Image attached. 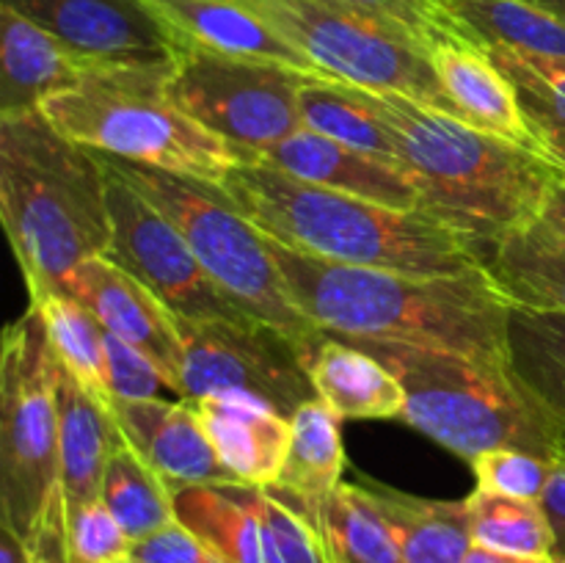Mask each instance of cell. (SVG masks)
<instances>
[{
    "mask_svg": "<svg viewBox=\"0 0 565 563\" xmlns=\"http://www.w3.org/2000/svg\"><path fill=\"white\" fill-rule=\"evenodd\" d=\"M268 246L298 309L323 334L450 351L491 368H511L513 304L486 265L456 276H414L329 263L274 237Z\"/></svg>",
    "mask_w": 565,
    "mask_h": 563,
    "instance_id": "obj_1",
    "label": "cell"
},
{
    "mask_svg": "<svg viewBox=\"0 0 565 563\" xmlns=\"http://www.w3.org/2000/svg\"><path fill=\"white\" fill-rule=\"evenodd\" d=\"M364 99L395 136L397 160L419 191L423 213L489 259L505 237L544 219L565 182L555 158L497 138L406 94L370 92Z\"/></svg>",
    "mask_w": 565,
    "mask_h": 563,
    "instance_id": "obj_2",
    "label": "cell"
},
{
    "mask_svg": "<svg viewBox=\"0 0 565 563\" xmlns=\"http://www.w3.org/2000/svg\"><path fill=\"white\" fill-rule=\"evenodd\" d=\"M218 188L265 235L329 263L414 276L483 268L463 237L423 210H395L312 185L259 160H241Z\"/></svg>",
    "mask_w": 565,
    "mask_h": 563,
    "instance_id": "obj_3",
    "label": "cell"
},
{
    "mask_svg": "<svg viewBox=\"0 0 565 563\" xmlns=\"http://www.w3.org/2000/svg\"><path fill=\"white\" fill-rule=\"evenodd\" d=\"M0 219L28 293H66L110 248L108 169L42 110L0 116Z\"/></svg>",
    "mask_w": 565,
    "mask_h": 563,
    "instance_id": "obj_4",
    "label": "cell"
},
{
    "mask_svg": "<svg viewBox=\"0 0 565 563\" xmlns=\"http://www.w3.org/2000/svg\"><path fill=\"white\" fill-rule=\"evenodd\" d=\"M55 379L58 353L28 304L0 348V524L33 563L70 561Z\"/></svg>",
    "mask_w": 565,
    "mask_h": 563,
    "instance_id": "obj_5",
    "label": "cell"
},
{
    "mask_svg": "<svg viewBox=\"0 0 565 563\" xmlns=\"http://www.w3.org/2000/svg\"><path fill=\"white\" fill-rule=\"evenodd\" d=\"M171 70L174 64L88 70L75 86L53 94L42 114L94 152L218 185L241 158L177 108L169 97Z\"/></svg>",
    "mask_w": 565,
    "mask_h": 563,
    "instance_id": "obj_6",
    "label": "cell"
},
{
    "mask_svg": "<svg viewBox=\"0 0 565 563\" xmlns=\"http://www.w3.org/2000/svg\"><path fill=\"white\" fill-rule=\"evenodd\" d=\"M362 342L406 386V419L456 456L516 447L555 458L565 450L557 425L524 392L511 368H491L450 351Z\"/></svg>",
    "mask_w": 565,
    "mask_h": 563,
    "instance_id": "obj_7",
    "label": "cell"
},
{
    "mask_svg": "<svg viewBox=\"0 0 565 563\" xmlns=\"http://www.w3.org/2000/svg\"><path fill=\"white\" fill-rule=\"evenodd\" d=\"M103 158L174 221L204 270L237 307L279 329L303 351L318 348L326 334L298 309L265 232L218 185L110 155Z\"/></svg>",
    "mask_w": 565,
    "mask_h": 563,
    "instance_id": "obj_8",
    "label": "cell"
},
{
    "mask_svg": "<svg viewBox=\"0 0 565 563\" xmlns=\"http://www.w3.org/2000/svg\"><path fill=\"white\" fill-rule=\"evenodd\" d=\"M307 55L326 77L370 92H395L458 116L428 47L403 28L334 0H237ZM467 121V119H463Z\"/></svg>",
    "mask_w": 565,
    "mask_h": 563,
    "instance_id": "obj_9",
    "label": "cell"
},
{
    "mask_svg": "<svg viewBox=\"0 0 565 563\" xmlns=\"http://www.w3.org/2000/svg\"><path fill=\"white\" fill-rule=\"evenodd\" d=\"M307 72L274 61L237 59L188 44L169 75V97L193 121L224 138L241 160L303 130Z\"/></svg>",
    "mask_w": 565,
    "mask_h": 563,
    "instance_id": "obj_10",
    "label": "cell"
},
{
    "mask_svg": "<svg viewBox=\"0 0 565 563\" xmlns=\"http://www.w3.org/2000/svg\"><path fill=\"white\" fill-rule=\"evenodd\" d=\"M182 386L180 397L248 395L290 417L312 401L309 357L301 346L257 318L180 320Z\"/></svg>",
    "mask_w": 565,
    "mask_h": 563,
    "instance_id": "obj_11",
    "label": "cell"
},
{
    "mask_svg": "<svg viewBox=\"0 0 565 563\" xmlns=\"http://www.w3.org/2000/svg\"><path fill=\"white\" fill-rule=\"evenodd\" d=\"M103 163L108 169V208L114 226L105 257L143 282L180 320L202 323L252 318L215 285L174 221L108 160L103 158Z\"/></svg>",
    "mask_w": 565,
    "mask_h": 563,
    "instance_id": "obj_12",
    "label": "cell"
},
{
    "mask_svg": "<svg viewBox=\"0 0 565 563\" xmlns=\"http://www.w3.org/2000/svg\"><path fill=\"white\" fill-rule=\"evenodd\" d=\"M64 42L94 70L171 66L182 39L143 0H0Z\"/></svg>",
    "mask_w": 565,
    "mask_h": 563,
    "instance_id": "obj_13",
    "label": "cell"
},
{
    "mask_svg": "<svg viewBox=\"0 0 565 563\" xmlns=\"http://www.w3.org/2000/svg\"><path fill=\"white\" fill-rule=\"evenodd\" d=\"M66 293L75 296L105 331L138 348L154 362L166 386H182V337L177 315L110 257H92L70 276Z\"/></svg>",
    "mask_w": 565,
    "mask_h": 563,
    "instance_id": "obj_14",
    "label": "cell"
},
{
    "mask_svg": "<svg viewBox=\"0 0 565 563\" xmlns=\"http://www.w3.org/2000/svg\"><path fill=\"white\" fill-rule=\"evenodd\" d=\"M116 423L127 445L171 486L241 484L210 445L191 403L182 401H114Z\"/></svg>",
    "mask_w": 565,
    "mask_h": 563,
    "instance_id": "obj_15",
    "label": "cell"
},
{
    "mask_svg": "<svg viewBox=\"0 0 565 563\" xmlns=\"http://www.w3.org/2000/svg\"><path fill=\"white\" fill-rule=\"evenodd\" d=\"M254 160L287 171L312 185L370 199V202L386 204V208L423 210L417 185L406 174V169L345 147V144L320 136L309 127L268 147Z\"/></svg>",
    "mask_w": 565,
    "mask_h": 563,
    "instance_id": "obj_16",
    "label": "cell"
},
{
    "mask_svg": "<svg viewBox=\"0 0 565 563\" xmlns=\"http://www.w3.org/2000/svg\"><path fill=\"white\" fill-rule=\"evenodd\" d=\"M210 445L241 484L274 486L290 447V417L248 395L185 397Z\"/></svg>",
    "mask_w": 565,
    "mask_h": 563,
    "instance_id": "obj_17",
    "label": "cell"
},
{
    "mask_svg": "<svg viewBox=\"0 0 565 563\" xmlns=\"http://www.w3.org/2000/svg\"><path fill=\"white\" fill-rule=\"evenodd\" d=\"M430 61L445 92L469 125L546 155L524 116L516 88L480 44L461 36L441 39L430 47Z\"/></svg>",
    "mask_w": 565,
    "mask_h": 563,
    "instance_id": "obj_18",
    "label": "cell"
},
{
    "mask_svg": "<svg viewBox=\"0 0 565 563\" xmlns=\"http://www.w3.org/2000/svg\"><path fill=\"white\" fill-rule=\"evenodd\" d=\"M88 66L64 42L0 6V116L42 110L53 94L75 86Z\"/></svg>",
    "mask_w": 565,
    "mask_h": 563,
    "instance_id": "obj_19",
    "label": "cell"
},
{
    "mask_svg": "<svg viewBox=\"0 0 565 563\" xmlns=\"http://www.w3.org/2000/svg\"><path fill=\"white\" fill-rule=\"evenodd\" d=\"M143 3L182 39L185 47L191 44L237 59L274 61L331 81L307 55L298 53L268 22L259 20L237 0H143Z\"/></svg>",
    "mask_w": 565,
    "mask_h": 563,
    "instance_id": "obj_20",
    "label": "cell"
},
{
    "mask_svg": "<svg viewBox=\"0 0 565 563\" xmlns=\"http://www.w3.org/2000/svg\"><path fill=\"white\" fill-rule=\"evenodd\" d=\"M55 401H58L61 486H64L66 511H72L99 500L105 469L110 456L125 445V436L110 406L92 395L61 359Z\"/></svg>",
    "mask_w": 565,
    "mask_h": 563,
    "instance_id": "obj_21",
    "label": "cell"
},
{
    "mask_svg": "<svg viewBox=\"0 0 565 563\" xmlns=\"http://www.w3.org/2000/svg\"><path fill=\"white\" fill-rule=\"evenodd\" d=\"M315 395L342 419H403L406 386L370 348L326 334L309 357Z\"/></svg>",
    "mask_w": 565,
    "mask_h": 563,
    "instance_id": "obj_22",
    "label": "cell"
},
{
    "mask_svg": "<svg viewBox=\"0 0 565 563\" xmlns=\"http://www.w3.org/2000/svg\"><path fill=\"white\" fill-rule=\"evenodd\" d=\"M340 423V414L320 397H312L290 414V447L285 467L276 484L265 489L303 519L323 506L342 484L345 447Z\"/></svg>",
    "mask_w": 565,
    "mask_h": 563,
    "instance_id": "obj_23",
    "label": "cell"
},
{
    "mask_svg": "<svg viewBox=\"0 0 565 563\" xmlns=\"http://www.w3.org/2000/svg\"><path fill=\"white\" fill-rule=\"evenodd\" d=\"M370 500L386 519L403 563H463L472 541L467 500H430L364 478Z\"/></svg>",
    "mask_w": 565,
    "mask_h": 563,
    "instance_id": "obj_24",
    "label": "cell"
},
{
    "mask_svg": "<svg viewBox=\"0 0 565 563\" xmlns=\"http://www.w3.org/2000/svg\"><path fill=\"white\" fill-rule=\"evenodd\" d=\"M483 265L513 307L565 315V235L544 219L505 237Z\"/></svg>",
    "mask_w": 565,
    "mask_h": 563,
    "instance_id": "obj_25",
    "label": "cell"
},
{
    "mask_svg": "<svg viewBox=\"0 0 565 563\" xmlns=\"http://www.w3.org/2000/svg\"><path fill=\"white\" fill-rule=\"evenodd\" d=\"M177 519L224 563H270L263 524L243 484L182 486L174 491Z\"/></svg>",
    "mask_w": 565,
    "mask_h": 563,
    "instance_id": "obj_26",
    "label": "cell"
},
{
    "mask_svg": "<svg viewBox=\"0 0 565 563\" xmlns=\"http://www.w3.org/2000/svg\"><path fill=\"white\" fill-rule=\"evenodd\" d=\"M480 47H508L565 61V22L530 0H436Z\"/></svg>",
    "mask_w": 565,
    "mask_h": 563,
    "instance_id": "obj_27",
    "label": "cell"
},
{
    "mask_svg": "<svg viewBox=\"0 0 565 563\" xmlns=\"http://www.w3.org/2000/svg\"><path fill=\"white\" fill-rule=\"evenodd\" d=\"M508 351L511 373L565 442V315L511 307Z\"/></svg>",
    "mask_w": 565,
    "mask_h": 563,
    "instance_id": "obj_28",
    "label": "cell"
},
{
    "mask_svg": "<svg viewBox=\"0 0 565 563\" xmlns=\"http://www.w3.org/2000/svg\"><path fill=\"white\" fill-rule=\"evenodd\" d=\"M298 105H301L303 127H309V130L320 132L326 138H334V141L359 149L364 155H373V158L384 160V163L401 166L390 125L364 99L359 86L340 81H323V77H309L301 88Z\"/></svg>",
    "mask_w": 565,
    "mask_h": 563,
    "instance_id": "obj_29",
    "label": "cell"
},
{
    "mask_svg": "<svg viewBox=\"0 0 565 563\" xmlns=\"http://www.w3.org/2000/svg\"><path fill=\"white\" fill-rule=\"evenodd\" d=\"M331 563H403L401 546L362 484L340 489L309 513Z\"/></svg>",
    "mask_w": 565,
    "mask_h": 563,
    "instance_id": "obj_30",
    "label": "cell"
},
{
    "mask_svg": "<svg viewBox=\"0 0 565 563\" xmlns=\"http://www.w3.org/2000/svg\"><path fill=\"white\" fill-rule=\"evenodd\" d=\"M513 83L524 116L550 158L565 169V61L508 47H483Z\"/></svg>",
    "mask_w": 565,
    "mask_h": 563,
    "instance_id": "obj_31",
    "label": "cell"
},
{
    "mask_svg": "<svg viewBox=\"0 0 565 563\" xmlns=\"http://www.w3.org/2000/svg\"><path fill=\"white\" fill-rule=\"evenodd\" d=\"M31 307L42 318L50 342L61 362L72 375L97 395L105 406L114 403L108 384H105V359H103V323L77 301L70 293H28Z\"/></svg>",
    "mask_w": 565,
    "mask_h": 563,
    "instance_id": "obj_32",
    "label": "cell"
},
{
    "mask_svg": "<svg viewBox=\"0 0 565 563\" xmlns=\"http://www.w3.org/2000/svg\"><path fill=\"white\" fill-rule=\"evenodd\" d=\"M99 500L132 541L177 519L174 489L127 442L110 456Z\"/></svg>",
    "mask_w": 565,
    "mask_h": 563,
    "instance_id": "obj_33",
    "label": "cell"
},
{
    "mask_svg": "<svg viewBox=\"0 0 565 563\" xmlns=\"http://www.w3.org/2000/svg\"><path fill=\"white\" fill-rule=\"evenodd\" d=\"M467 502L472 541L478 546L505 555L557 557L555 533L541 502L491 495L483 489H475Z\"/></svg>",
    "mask_w": 565,
    "mask_h": 563,
    "instance_id": "obj_34",
    "label": "cell"
},
{
    "mask_svg": "<svg viewBox=\"0 0 565 563\" xmlns=\"http://www.w3.org/2000/svg\"><path fill=\"white\" fill-rule=\"evenodd\" d=\"M243 491L263 524L270 563H331L323 539L309 519L285 506L265 486L243 484Z\"/></svg>",
    "mask_w": 565,
    "mask_h": 563,
    "instance_id": "obj_35",
    "label": "cell"
},
{
    "mask_svg": "<svg viewBox=\"0 0 565 563\" xmlns=\"http://www.w3.org/2000/svg\"><path fill=\"white\" fill-rule=\"evenodd\" d=\"M552 461L555 458L539 456L516 447H500V450L480 453L472 464L478 486L475 489L491 491V495L516 497V500L541 502V495L550 480Z\"/></svg>",
    "mask_w": 565,
    "mask_h": 563,
    "instance_id": "obj_36",
    "label": "cell"
},
{
    "mask_svg": "<svg viewBox=\"0 0 565 563\" xmlns=\"http://www.w3.org/2000/svg\"><path fill=\"white\" fill-rule=\"evenodd\" d=\"M132 539L103 500L70 511L66 563H130Z\"/></svg>",
    "mask_w": 565,
    "mask_h": 563,
    "instance_id": "obj_37",
    "label": "cell"
},
{
    "mask_svg": "<svg viewBox=\"0 0 565 563\" xmlns=\"http://www.w3.org/2000/svg\"><path fill=\"white\" fill-rule=\"evenodd\" d=\"M103 359L105 384L114 401H154L160 386H166L152 359L110 331L103 334Z\"/></svg>",
    "mask_w": 565,
    "mask_h": 563,
    "instance_id": "obj_38",
    "label": "cell"
},
{
    "mask_svg": "<svg viewBox=\"0 0 565 563\" xmlns=\"http://www.w3.org/2000/svg\"><path fill=\"white\" fill-rule=\"evenodd\" d=\"M334 3L351 6V9L364 11V14H373L379 20L392 22V25L403 28L412 36H417L419 42L428 47H434L436 42L450 36H463L456 28V22L445 14V11L436 6V0H334ZM472 42V39H469Z\"/></svg>",
    "mask_w": 565,
    "mask_h": 563,
    "instance_id": "obj_39",
    "label": "cell"
},
{
    "mask_svg": "<svg viewBox=\"0 0 565 563\" xmlns=\"http://www.w3.org/2000/svg\"><path fill=\"white\" fill-rule=\"evenodd\" d=\"M130 563H224L191 528L174 519L166 528L132 541Z\"/></svg>",
    "mask_w": 565,
    "mask_h": 563,
    "instance_id": "obj_40",
    "label": "cell"
},
{
    "mask_svg": "<svg viewBox=\"0 0 565 563\" xmlns=\"http://www.w3.org/2000/svg\"><path fill=\"white\" fill-rule=\"evenodd\" d=\"M541 508H544L546 519L552 524V533H555L557 544V557L565 555V450H561L552 461L550 480H546V489L541 495Z\"/></svg>",
    "mask_w": 565,
    "mask_h": 563,
    "instance_id": "obj_41",
    "label": "cell"
},
{
    "mask_svg": "<svg viewBox=\"0 0 565 563\" xmlns=\"http://www.w3.org/2000/svg\"><path fill=\"white\" fill-rule=\"evenodd\" d=\"M463 563H557V557H524V555H505V552L486 550V546L475 544L469 550Z\"/></svg>",
    "mask_w": 565,
    "mask_h": 563,
    "instance_id": "obj_42",
    "label": "cell"
},
{
    "mask_svg": "<svg viewBox=\"0 0 565 563\" xmlns=\"http://www.w3.org/2000/svg\"><path fill=\"white\" fill-rule=\"evenodd\" d=\"M0 563H33L22 541L3 524H0Z\"/></svg>",
    "mask_w": 565,
    "mask_h": 563,
    "instance_id": "obj_43",
    "label": "cell"
},
{
    "mask_svg": "<svg viewBox=\"0 0 565 563\" xmlns=\"http://www.w3.org/2000/svg\"><path fill=\"white\" fill-rule=\"evenodd\" d=\"M544 221L546 224L555 226V230H561L565 235V182L557 188L555 193H552L550 204H546V210H544Z\"/></svg>",
    "mask_w": 565,
    "mask_h": 563,
    "instance_id": "obj_44",
    "label": "cell"
},
{
    "mask_svg": "<svg viewBox=\"0 0 565 563\" xmlns=\"http://www.w3.org/2000/svg\"><path fill=\"white\" fill-rule=\"evenodd\" d=\"M530 3L541 6V9L552 11L555 17H561V20L565 22V0H530Z\"/></svg>",
    "mask_w": 565,
    "mask_h": 563,
    "instance_id": "obj_45",
    "label": "cell"
},
{
    "mask_svg": "<svg viewBox=\"0 0 565 563\" xmlns=\"http://www.w3.org/2000/svg\"><path fill=\"white\" fill-rule=\"evenodd\" d=\"M557 563H565V555H561V557H557Z\"/></svg>",
    "mask_w": 565,
    "mask_h": 563,
    "instance_id": "obj_46",
    "label": "cell"
}]
</instances>
